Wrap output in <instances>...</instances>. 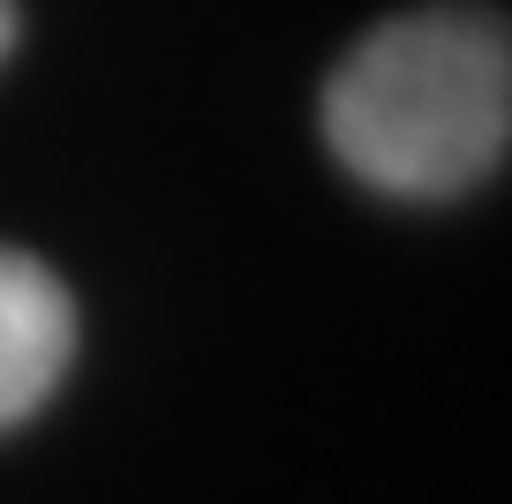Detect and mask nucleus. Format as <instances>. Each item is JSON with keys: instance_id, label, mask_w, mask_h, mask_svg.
Wrapping results in <instances>:
<instances>
[{"instance_id": "obj_1", "label": "nucleus", "mask_w": 512, "mask_h": 504, "mask_svg": "<svg viewBox=\"0 0 512 504\" xmlns=\"http://www.w3.org/2000/svg\"><path fill=\"white\" fill-rule=\"evenodd\" d=\"M339 166L384 196H460L505 166L512 46L482 8H415L369 31L324 83Z\"/></svg>"}, {"instance_id": "obj_2", "label": "nucleus", "mask_w": 512, "mask_h": 504, "mask_svg": "<svg viewBox=\"0 0 512 504\" xmlns=\"http://www.w3.org/2000/svg\"><path fill=\"white\" fill-rule=\"evenodd\" d=\"M76 362V301L38 256L0 249V437L31 422Z\"/></svg>"}, {"instance_id": "obj_3", "label": "nucleus", "mask_w": 512, "mask_h": 504, "mask_svg": "<svg viewBox=\"0 0 512 504\" xmlns=\"http://www.w3.org/2000/svg\"><path fill=\"white\" fill-rule=\"evenodd\" d=\"M8 46H16V0H0V61H8Z\"/></svg>"}]
</instances>
